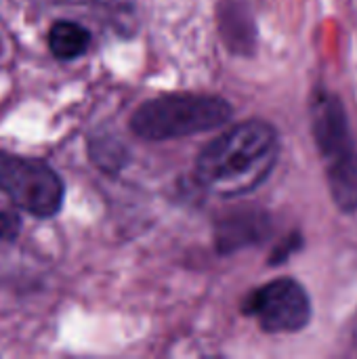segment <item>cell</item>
Masks as SVG:
<instances>
[{
    "label": "cell",
    "mask_w": 357,
    "mask_h": 359,
    "mask_svg": "<svg viewBox=\"0 0 357 359\" xmlns=\"http://www.w3.org/2000/svg\"><path fill=\"white\" fill-rule=\"evenodd\" d=\"M280 158V139L271 124L248 120L213 139L198 156V183L219 198H238L263 185Z\"/></svg>",
    "instance_id": "cell-1"
},
{
    "label": "cell",
    "mask_w": 357,
    "mask_h": 359,
    "mask_svg": "<svg viewBox=\"0 0 357 359\" xmlns=\"http://www.w3.org/2000/svg\"><path fill=\"white\" fill-rule=\"evenodd\" d=\"M309 120L330 196L339 210L356 212L357 147L341 99L326 88H318L311 95Z\"/></svg>",
    "instance_id": "cell-2"
},
{
    "label": "cell",
    "mask_w": 357,
    "mask_h": 359,
    "mask_svg": "<svg viewBox=\"0 0 357 359\" xmlns=\"http://www.w3.org/2000/svg\"><path fill=\"white\" fill-rule=\"evenodd\" d=\"M231 105L215 95L175 93L141 103L130 116V130L147 141L181 139L227 124Z\"/></svg>",
    "instance_id": "cell-3"
},
{
    "label": "cell",
    "mask_w": 357,
    "mask_h": 359,
    "mask_svg": "<svg viewBox=\"0 0 357 359\" xmlns=\"http://www.w3.org/2000/svg\"><path fill=\"white\" fill-rule=\"evenodd\" d=\"M0 191L17 208L40 219L57 215L65 196L61 177L44 160L8 151H0Z\"/></svg>",
    "instance_id": "cell-4"
},
{
    "label": "cell",
    "mask_w": 357,
    "mask_h": 359,
    "mask_svg": "<svg viewBox=\"0 0 357 359\" xmlns=\"http://www.w3.org/2000/svg\"><path fill=\"white\" fill-rule=\"evenodd\" d=\"M242 311L255 318L261 330L286 334L303 330L311 320V301L305 288L288 278L274 280L248 294Z\"/></svg>",
    "instance_id": "cell-5"
},
{
    "label": "cell",
    "mask_w": 357,
    "mask_h": 359,
    "mask_svg": "<svg viewBox=\"0 0 357 359\" xmlns=\"http://www.w3.org/2000/svg\"><path fill=\"white\" fill-rule=\"evenodd\" d=\"M269 219L263 212H242L219 223L217 248L223 255H231L252 244H263L269 236Z\"/></svg>",
    "instance_id": "cell-6"
},
{
    "label": "cell",
    "mask_w": 357,
    "mask_h": 359,
    "mask_svg": "<svg viewBox=\"0 0 357 359\" xmlns=\"http://www.w3.org/2000/svg\"><path fill=\"white\" fill-rule=\"evenodd\" d=\"M88 46H90V32L76 21L61 19L48 29V48L61 61L78 59L80 55L86 53Z\"/></svg>",
    "instance_id": "cell-7"
},
{
    "label": "cell",
    "mask_w": 357,
    "mask_h": 359,
    "mask_svg": "<svg viewBox=\"0 0 357 359\" xmlns=\"http://www.w3.org/2000/svg\"><path fill=\"white\" fill-rule=\"evenodd\" d=\"M21 231V219L13 210H2L0 212V240L13 242Z\"/></svg>",
    "instance_id": "cell-8"
},
{
    "label": "cell",
    "mask_w": 357,
    "mask_h": 359,
    "mask_svg": "<svg viewBox=\"0 0 357 359\" xmlns=\"http://www.w3.org/2000/svg\"><path fill=\"white\" fill-rule=\"evenodd\" d=\"M301 248V238L299 236H295V238H290V240H284L278 248H276V252H274V259L269 261L271 265H280L282 261H286L295 250H299Z\"/></svg>",
    "instance_id": "cell-9"
}]
</instances>
